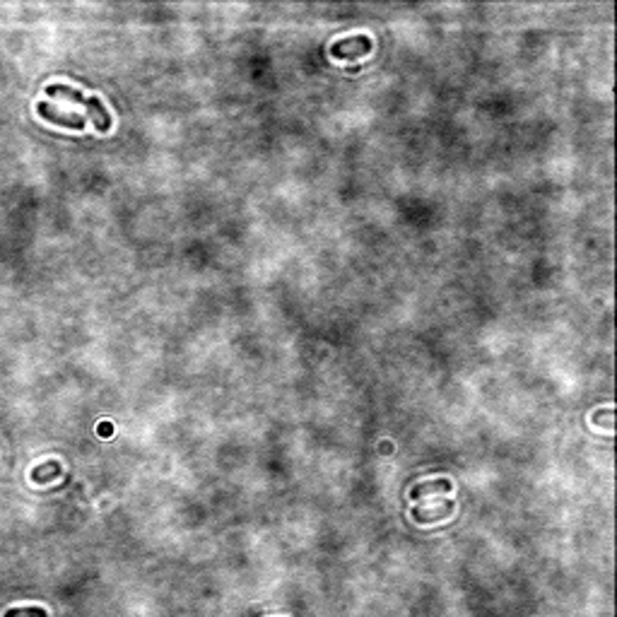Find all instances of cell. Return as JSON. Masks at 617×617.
<instances>
[{
	"mask_svg": "<svg viewBox=\"0 0 617 617\" xmlns=\"http://www.w3.org/2000/svg\"><path fill=\"white\" fill-rule=\"evenodd\" d=\"M432 492H451V482L449 480H432V482H422L412 489V499H419L424 494H432Z\"/></svg>",
	"mask_w": 617,
	"mask_h": 617,
	"instance_id": "cell-5",
	"label": "cell"
},
{
	"mask_svg": "<svg viewBox=\"0 0 617 617\" xmlns=\"http://www.w3.org/2000/svg\"><path fill=\"white\" fill-rule=\"evenodd\" d=\"M5 617H49L46 610L41 608H15V610H8Z\"/></svg>",
	"mask_w": 617,
	"mask_h": 617,
	"instance_id": "cell-7",
	"label": "cell"
},
{
	"mask_svg": "<svg viewBox=\"0 0 617 617\" xmlns=\"http://www.w3.org/2000/svg\"><path fill=\"white\" fill-rule=\"evenodd\" d=\"M372 51V39L369 36H352V39H340L330 46V56L338 61H347V58H360Z\"/></svg>",
	"mask_w": 617,
	"mask_h": 617,
	"instance_id": "cell-2",
	"label": "cell"
},
{
	"mask_svg": "<svg viewBox=\"0 0 617 617\" xmlns=\"http://www.w3.org/2000/svg\"><path fill=\"white\" fill-rule=\"evenodd\" d=\"M451 511H454V501H447V504H442V501H434V506H429V509L417 506V509H415V519L419 521V524H432V521H439V519L451 516Z\"/></svg>",
	"mask_w": 617,
	"mask_h": 617,
	"instance_id": "cell-4",
	"label": "cell"
},
{
	"mask_svg": "<svg viewBox=\"0 0 617 617\" xmlns=\"http://www.w3.org/2000/svg\"><path fill=\"white\" fill-rule=\"evenodd\" d=\"M58 473H61L58 461H49V463H44L41 468L31 470V480H34L36 485H39V482H51L53 478H58Z\"/></svg>",
	"mask_w": 617,
	"mask_h": 617,
	"instance_id": "cell-6",
	"label": "cell"
},
{
	"mask_svg": "<svg viewBox=\"0 0 617 617\" xmlns=\"http://www.w3.org/2000/svg\"><path fill=\"white\" fill-rule=\"evenodd\" d=\"M46 94H51V97H66L70 101H75V104H82L94 118V128L99 133H106L111 128V116L106 113V109L101 106V101L97 97H85V94H80L78 90H73V87H68V85H51Z\"/></svg>",
	"mask_w": 617,
	"mask_h": 617,
	"instance_id": "cell-1",
	"label": "cell"
},
{
	"mask_svg": "<svg viewBox=\"0 0 617 617\" xmlns=\"http://www.w3.org/2000/svg\"><path fill=\"white\" fill-rule=\"evenodd\" d=\"M36 111H39L41 118L51 121V123H58L63 128H78V131L85 128V116H78V113H61L58 109H53L49 101H39Z\"/></svg>",
	"mask_w": 617,
	"mask_h": 617,
	"instance_id": "cell-3",
	"label": "cell"
}]
</instances>
